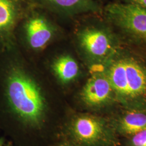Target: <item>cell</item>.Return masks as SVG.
I'll list each match as a JSON object with an SVG mask.
<instances>
[{"label":"cell","instance_id":"obj_1","mask_svg":"<svg viewBox=\"0 0 146 146\" xmlns=\"http://www.w3.org/2000/svg\"><path fill=\"white\" fill-rule=\"evenodd\" d=\"M45 75L39 61L16 41L0 51L1 104L20 122L33 127L42 125L49 107Z\"/></svg>","mask_w":146,"mask_h":146},{"label":"cell","instance_id":"obj_2","mask_svg":"<svg viewBox=\"0 0 146 146\" xmlns=\"http://www.w3.org/2000/svg\"><path fill=\"white\" fill-rule=\"evenodd\" d=\"M102 14L80 16L69 23L68 38L88 71L101 69L122 42Z\"/></svg>","mask_w":146,"mask_h":146},{"label":"cell","instance_id":"obj_3","mask_svg":"<svg viewBox=\"0 0 146 146\" xmlns=\"http://www.w3.org/2000/svg\"><path fill=\"white\" fill-rule=\"evenodd\" d=\"M116 101L129 110L146 111V58L121 43L104 64Z\"/></svg>","mask_w":146,"mask_h":146},{"label":"cell","instance_id":"obj_4","mask_svg":"<svg viewBox=\"0 0 146 146\" xmlns=\"http://www.w3.org/2000/svg\"><path fill=\"white\" fill-rule=\"evenodd\" d=\"M68 37V29L58 19L32 5L17 27L16 42L28 55L39 59L52 44Z\"/></svg>","mask_w":146,"mask_h":146},{"label":"cell","instance_id":"obj_5","mask_svg":"<svg viewBox=\"0 0 146 146\" xmlns=\"http://www.w3.org/2000/svg\"><path fill=\"white\" fill-rule=\"evenodd\" d=\"M38 60L47 75L50 76L62 88L72 86L89 72L68 36L48 48Z\"/></svg>","mask_w":146,"mask_h":146},{"label":"cell","instance_id":"obj_6","mask_svg":"<svg viewBox=\"0 0 146 146\" xmlns=\"http://www.w3.org/2000/svg\"><path fill=\"white\" fill-rule=\"evenodd\" d=\"M103 16L120 36L146 49V11L128 3H111L103 9Z\"/></svg>","mask_w":146,"mask_h":146},{"label":"cell","instance_id":"obj_7","mask_svg":"<svg viewBox=\"0 0 146 146\" xmlns=\"http://www.w3.org/2000/svg\"><path fill=\"white\" fill-rule=\"evenodd\" d=\"M68 131L74 143L78 146H108L114 142L107 122L92 114H80L73 117Z\"/></svg>","mask_w":146,"mask_h":146},{"label":"cell","instance_id":"obj_8","mask_svg":"<svg viewBox=\"0 0 146 146\" xmlns=\"http://www.w3.org/2000/svg\"><path fill=\"white\" fill-rule=\"evenodd\" d=\"M88 76L78 93V99L90 109L104 108L116 101L110 80L102 69L89 71Z\"/></svg>","mask_w":146,"mask_h":146},{"label":"cell","instance_id":"obj_9","mask_svg":"<svg viewBox=\"0 0 146 146\" xmlns=\"http://www.w3.org/2000/svg\"><path fill=\"white\" fill-rule=\"evenodd\" d=\"M33 3L31 0H0V51L15 42V32Z\"/></svg>","mask_w":146,"mask_h":146},{"label":"cell","instance_id":"obj_10","mask_svg":"<svg viewBox=\"0 0 146 146\" xmlns=\"http://www.w3.org/2000/svg\"><path fill=\"white\" fill-rule=\"evenodd\" d=\"M58 19L69 22L80 16L102 14L103 9L96 0H31Z\"/></svg>","mask_w":146,"mask_h":146},{"label":"cell","instance_id":"obj_11","mask_svg":"<svg viewBox=\"0 0 146 146\" xmlns=\"http://www.w3.org/2000/svg\"><path fill=\"white\" fill-rule=\"evenodd\" d=\"M130 110L120 118L117 128L122 133L133 135L146 130V111Z\"/></svg>","mask_w":146,"mask_h":146},{"label":"cell","instance_id":"obj_12","mask_svg":"<svg viewBox=\"0 0 146 146\" xmlns=\"http://www.w3.org/2000/svg\"><path fill=\"white\" fill-rule=\"evenodd\" d=\"M131 143L132 146H146V130L132 135Z\"/></svg>","mask_w":146,"mask_h":146},{"label":"cell","instance_id":"obj_13","mask_svg":"<svg viewBox=\"0 0 146 146\" xmlns=\"http://www.w3.org/2000/svg\"><path fill=\"white\" fill-rule=\"evenodd\" d=\"M125 3L135 5L146 11V0H125Z\"/></svg>","mask_w":146,"mask_h":146},{"label":"cell","instance_id":"obj_14","mask_svg":"<svg viewBox=\"0 0 146 146\" xmlns=\"http://www.w3.org/2000/svg\"><path fill=\"white\" fill-rule=\"evenodd\" d=\"M77 146L76 145H75V143H62V144H60L58 145L57 146Z\"/></svg>","mask_w":146,"mask_h":146},{"label":"cell","instance_id":"obj_15","mask_svg":"<svg viewBox=\"0 0 146 146\" xmlns=\"http://www.w3.org/2000/svg\"><path fill=\"white\" fill-rule=\"evenodd\" d=\"M0 146H4V141L2 139H0Z\"/></svg>","mask_w":146,"mask_h":146}]
</instances>
